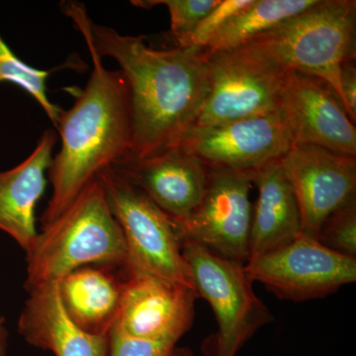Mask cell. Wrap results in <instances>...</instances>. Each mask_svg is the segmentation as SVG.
Returning a JSON list of instances; mask_svg holds the SVG:
<instances>
[{"mask_svg":"<svg viewBox=\"0 0 356 356\" xmlns=\"http://www.w3.org/2000/svg\"><path fill=\"white\" fill-rule=\"evenodd\" d=\"M84 41L100 57L113 58L127 86L131 113L130 154L144 159L177 146L195 126L210 88L203 48H152L143 37L122 35L95 24L83 3L62 6Z\"/></svg>","mask_w":356,"mask_h":356,"instance_id":"cell-1","label":"cell"},{"mask_svg":"<svg viewBox=\"0 0 356 356\" xmlns=\"http://www.w3.org/2000/svg\"><path fill=\"white\" fill-rule=\"evenodd\" d=\"M86 43L92 72L86 86L74 93V105L58 117L60 147L49 168L51 196L42 227L63 214L98 173L130 154L127 86L120 70H107L92 44Z\"/></svg>","mask_w":356,"mask_h":356,"instance_id":"cell-2","label":"cell"},{"mask_svg":"<svg viewBox=\"0 0 356 356\" xmlns=\"http://www.w3.org/2000/svg\"><path fill=\"white\" fill-rule=\"evenodd\" d=\"M127 248L112 214L102 181L96 177L57 219L42 227L26 252L25 288L58 281L81 267L123 269Z\"/></svg>","mask_w":356,"mask_h":356,"instance_id":"cell-3","label":"cell"},{"mask_svg":"<svg viewBox=\"0 0 356 356\" xmlns=\"http://www.w3.org/2000/svg\"><path fill=\"white\" fill-rule=\"evenodd\" d=\"M355 0H318L248 44L286 72L322 79L341 102V67L355 58Z\"/></svg>","mask_w":356,"mask_h":356,"instance_id":"cell-4","label":"cell"},{"mask_svg":"<svg viewBox=\"0 0 356 356\" xmlns=\"http://www.w3.org/2000/svg\"><path fill=\"white\" fill-rule=\"evenodd\" d=\"M97 177L125 240L126 268L175 281L195 291L172 218L111 168Z\"/></svg>","mask_w":356,"mask_h":356,"instance_id":"cell-5","label":"cell"},{"mask_svg":"<svg viewBox=\"0 0 356 356\" xmlns=\"http://www.w3.org/2000/svg\"><path fill=\"white\" fill-rule=\"evenodd\" d=\"M181 250L198 298L207 300L217 320L207 356H236L273 316L255 295L245 266L191 241H181Z\"/></svg>","mask_w":356,"mask_h":356,"instance_id":"cell-6","label":"cell"},{"mask_svg":"<svg viewBox=\"0 0 356 356\" xmlns=\"http://www.w3.org/2000/svg\"><path fill=\"white\" fill-rule=\"evenodd\" d=\"M210 88L195 126H217L278 111L288 72L248 44L207 56Z\"/></svg>","mask_w":356,"mask_h":356,"instance_id":"cell-7","label":"cell"},{"mask_svg":"<svg viewBox=\"0 0 356 356\" xmlns=\"http://www.w3.org/2000/svg\"><path fill=\"white\" fill-rule=\"evenodd\" d=\"M245 270L252 282L259 281L280 299L302 302L355 282L356 259L302 233L284 247L248 259Z\"/></svg>","mask_w":356,"mask_h":356,"instance_id":"cell-8","label":"cell"},{"mask_svg":"<svg viewBox=\"0 0 356 356\" xmlns=\"http://www.w3.org/2000/svg\"><path fill=\"white\" fill-rule=\"evenodd\" d=\"M252 184V172L208 168L207 185L198 207L184 220L172 219L180 240L200 243L245 266L250 259Z\"/></svg>","mask_w":356,"mask_h":356,"instance_id":"cell-9","label":"cell"},{"mask_svg":"<svg viewBox=\"0 0 356 356\" xmlns=\"http://www.w3.org/2000/svg\"><path fill=\"white\" fill-rule=\"evenodd\" d=\"M280 163L298 201L302 233L318 240L327 218L355 200L356 156L294 145Z\"/></svg>","mask_w":356,"mask_h":356,"instance_id":"cell-10","label":"cell"},{"mask_svg":"<svg viewBox=\"0 0 356 356\" xmlns=\"http://www.w3.org/2000/svg\"><path fill=\"white\" fill-rule=\"evenodd\" d=\"M197 298L194 290L175 281L125 268L113 329L134 339L177 344L191 329Z\"/></svg>","mask_w":356,"mask_h":356,"instance_id":"cell-11","label":"cell"},{"mask_svg":"<svg viewBox=\"0 0 356 356\" xmlns=\"http://www.w3.org/2000/svg\"><path fill=\"white\" fill-rule=\"evenodd\" d=\"M207 168L254 172L292 147L280 112L217 126H194L177 145Z\"/></svg>","mask_w":356,"mask_h":356,"instance_id":"cell-12","label":"cell"},{"mask_svg":"<svg viewBox=\"0 0 356 356\" xmlns=\"http://www.w3.org/2000/svg\"><path fill=\"white\" fill-rule=\"evenodd\" d=\"M292 146L313 145L356 156V128L334 89L318 77L290 70L280 107Z\"/></svg>","mask_w":356,"mask_h":356,"instance_id":"cell-13","label":"cell"},{"mask_svg":"<svg viewBox=\"0 0 356 356\" xmlns=\"http://www.w3.org/2000/svg\"><path fill=\"white\" fill-rule=\"evenodd\" d=\"M110 168L175 220L191 216L207 185V166L180 146L144 159L125 156Z\"/></svg>","mask_w":356,"mask_h":356,"instance_id":"cell-14","label":"cell"},{"mask_svg":"<svg viewBox=\"0 0 356 356\" xmlns=\"http://www.w3.org/2000/svg\"><path fill=\"white\" fill-rule=\"evenodd\" d=\"M28 293L17 325L28 343L55 356H108L109 336L84 332L65 313L58 281L44 283Z\"/></svg>","mask_w":356,"mask_h":356,"instance_id":"cell-15","label":"cell"},{"mask_svg":"<svg viewBox=\"0 0 356 356\" xmlns=\"http://www.w3.org/2000/svg\"><path fill=\"white\" fill-rule=\"evenodd\" d=\"M57 140L58 133L48 129L27 159L0 172V231L10 236L25 252L38 236L35 212L46 191Z\"/></svg>","mask_w":356,"mask_h":356,"instance_id":"cell-16","label":"cell"},{"mask_svg":"<svg viewBox=\"0 0 356 356\" xmlns=\"http://www.w3.org/2000/svg\"><path fill=\"white\" fill-rule=\"evenodd\" d=\"M259 199L252 210L250 259L284 247L302 234L298 201L280 161L252 172Z\"/></svg>","mask_w":356,"mask_h":356,"instance_id":"cell-17","label":"cell"},{"mask_svg":"<svg viewBox=\"0 0 356 356\" xmlns=\"http://www.w3.org/2000/svg\"><path fill=\"white\" fill-rule=\"evenodd\" d=\"M124 269L83 266L58 280L65 313L84 332L109 336L120 308Z\"/></svg>","mask_w":356,"mask_h":356,"instance_id":"cell-18","label":"cell"},{"mask_svg":"<svg viewBox=\"0 0 356 356\" xmlns=\"http://www.w3.org/2000/svg\"><path fill=\"white\" fill-rule=\"evenodd\" d=\"M318 0H254L208 42L203 50L209 56L245 46L285 21L304 13Z\"/></svg>","mask_w":356,"mask_h":356,"instance_id":"cell-19","label":"cell"},{"mask_svg":"<svg viewBox=\"0 0 356 356\" xmlns=\"http://www.w3.org/2000/svg\"><path fill=\"white\" fill-rule=\"evenodd\" d=\"M51 74V70L36 69L20 60L0 34V83H13L29 93L56 126L62 108L47 95V79Z\"/></svg>","mask_w":356,"mask_h":356,"instance_id":"cell-20","label":"cell"},{"mask_svg":"<svg viewBox=\"0 0 356 356\" xmlns=\"http://www.w3.org/2000/svg\"><path fill=\"white\" fill-rule=\"evenodd\" d=\"M220 0H159L132 1L134 6L153 7L163 4L170 16V33L177 43L191 36L203 18L219 3Z\"/></svg>","mask_w":356,"mask_h":356,"instance_id":"cell-21","label":"cell"},{"mask_svg":"<svg viewBox=\"0 0 356 356\" xmlns=\"http://www.w3.org/2000/svg\"><path fill=\"white\" fill-rule=\"evenodd\" d=\"M318 241L337 254L356 257V199L327 218Z\"/></svg>","mask_w":356,"mask_h":356,"instance_id":"cell-22","label":"cell"},{"mask_svg":"<svg viewBox=\"0 0 356 356\" xmlns=\"http://www.w3.org/2000/svg\"><path fill=\"white\" fill-rule=\"evenodd\" d=\"M254 0H220L212 10L199 23L191 36L178 44L181 48H204L215 35Z\"/></svg>","mask_w":356,"mask_h":356,"instance_id":"cell-23","label":"cell"},{"mask_svg":"<svg viewBox=\"0 0 356 356\" xmlns=\"http://www.w3.org/2000/svg\"><path fill=\"white\" fill-rule=\"evenodd\" d=\"M177 344L134 339L117 330L109 334L108 356H170Z\"/></svg>","mask_w":356,"mask_h":356,"instance_id":"cell-24","label":"cell"},{"mask_svg":"<svg viewBox=\"0 0 356 356\" xmlns=\"http://www.w3.org/2000/svg\"><path fill=\"white\" fill-rule=\"evenodd\" d=\"M341 102L353 123H356V67L355 58L346 60L341 67Z\"/></svg>","mask_w":356,"mask_h":356,"instance_id":"cell-25","label":"cell"},{"mask_svg":"<svg viewBox=\"0 0 356 356\" xmlns=\"http://www.w3.org/2000/svg\"><path fill=\"white\" fill-rule=\"evenodd\" d=\"M8 346V332L6 327V320L0 316V356H7Z\"/></svg>","mask_w":356,"mask_h":356,"instance_id":"cell-26","label":"cell"},{"mask_svg":"<svg viewBox=\"0 0 356 356\" xmlns=\"http://www.w3.org/2000/svg\"><path fill=\"white\" fill-rule=\"evenodd\" d=\"M170 356H193L188 348H177L175 346V350L172 351Z\"/></svg>","mask_w":356,"mask_h":356,"instance_id":"cell-27","label":"cell"}]
</instances>
